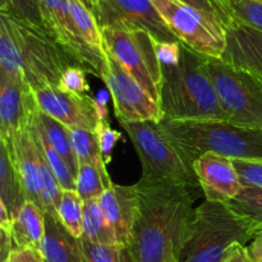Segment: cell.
Listing matches in <instances>:
<instances>
[{
    "label": "cell",
    "instance_id": "cell-23",
    "mask_svg": "<svg viewBox=\"0 0 262 262\" xmlns=\"http://www.w3.org/2000/svg\"><path fill=\"white\" fill-rule=\"evenodd\" d=\"M81 238L96 245H119L114 229L100 206L99 199L84 201L83 234Z\"/></svg>",
    "mask_w": 262,
    "mask_h": 262
},
{
    "label": "cell",
    "instance_id": "cell-18",
    "mask_svg": "<svg viewBox=\"0 0 262 262\" xmlns=\"http://www.w3.org/2000/svg\"><path fill=\"white\" fill-rule=\"evenodd\" d=\"M2 141V140H0ZM4 142V141H3ZM9 147L15 165L25 186L26 196L31 202L41 206V174L38 150L30 125L14 136L9 142H4Z\"/></svg>",
    "mask_w": 262,
    "mask_h": 262
},
{
    "label": "cell",
    "instance_id": "cell-5",
    "mask_svg": "<svg viewBox=\"0 0 262 262\" xmlns=\"http://www.w3.org/2000/svg\"><path fill=\"white\" fill-rule=\"evenodd\" d=\"M258 233L227 204L205 200L194 210L178 262H223L233 246H247Z\"/></svg>",
    "mask_w": 262,
    "mask_h": 262
},
{
    "label": "cell",
    "instance_id": "cell-44",
    "mask_svg": "<svg viewBox=\"0 0 262 262\" xmlns=\"http://www.w3.org/2000/svg\"><path fill=\"white\" fill-rule=\"evenodd\" d=\"M82 2H83V3H84V4H86V5H87V7H89V8H90V2H89V0H82ZM90 9H91V8H90Z\"/></svg>",
    "mask_w": 262,
    "mask_h": 262
},
{
    "label": "cell",
    "instance_id": "cell-8",
    "mask_svg": "<svg viewBox=\"0 0 262 262\" xmlns=\"http://www.w3.org/2000/svg\"><path fill=\"white\" fill-rule=\"evenodd\" d=\"M101 32L107 53L159 102L163 73L155 38L142 30L101 28Z\"/></svg>",
    "mask_w": 262,
    "mask_h": 262
},
{
    "label": "cell",
    "instance_id": "cell-36",
    "mask_svg": "<svg viewBox=\"0 0 262 262\" xmlns=\"http://www.w3.org/2000/svg\"><path fill=\"white\" fill-rule=\"evenodd\" d=\"M97 135V140H99L100 150H101L102 158H104L105 164H109L112 161L113 158V150H114L115 145H117L118 141L122 138V133L114 130L110 127L109 122L107 120H101L97 124L96 129H95Z\"/></svg>",
    "mask_w": 262,
    "mask_h": 262
},
{
    "label": "cell",
    "instance_id": "cell-11",
    "mask_svg": "<svg viewBox=\"0 0 262 262\" xmlns=\"http://www.w3.org/2000/svg\"><path fill=\"white\" fill-rule=\"evenodd\" d=\"M92 13L100 28L142 30L159 42H178L152 0H96Z\"/></svg>",
    "mask_w": 262,
    "mask_h": 262
},
{
    "label": "cell",
    "instance_id": "cell-20",
    "mask_svg": "<svg viewBox=\"0 0 262 262\" xmlns=\"http://www.w3.org/2000/svg\"><path fill=\"white\" fill-rule=\"evenodd\" d=\"M25 186L9 147L0 141V202L7 207L10 216H17L27 202Z\"/></svg>",
    "mask_w": 262,
    "mask_h": 262
},
{
    "label": "cell",
    "instance_id": "cell-9",
    "mask_svg": "<svg viewBox=\"0 0 262 262\" xmlns=\"http://www.w3.org/2000/svg\"><path fill=\"white\" fill-rule=\"evenodd\" d=\"M152 3L179 42L205 58H223L227 30L219 22L178 0H152Z\"/></svg>",
    "mask_w": 262,
    "mask_h": 262
},
{
    "label": "cell",
    "instance_id": "cell-21",
    "mask_svg": "<svg viewBox=\"0 0 262 262\" xmlns=\"http://www.w3.org/2000/svg\"><path fill=\"white\" fill-rule=\"evenodd\" d=\"M15 248H33L40 251L45 235V211L35 202L27 201L12 224Z\"/></svg>",
    "mask_w": 262,
    "mask_h": 262
},
{
    "label": "cell",
    "instance_id": "cell-24",
    "mask_svg": "<svg viewBox=\"0 0 262 262\" xmlns=\"http://www.w3.org/2000/svg\"><path fill=\"white\" fill-rule=\"evenodd\" d=\"M36 122H37L38 128L45 136L46 140L50 142V145L55 148L59 155L63 156L72 168L73 173H78V160L74 155L73 147L71 142V135H69V128L61 124L56 119L51 118L50 115L38 110L36 114Z\"/></svg>",
    "mask_w": 262,
    "mask_h": 262
},
{
    "label": "cell",
    "instance_id": "cell-42",
    "mask_svg": "<svg viewBox=\"0 0 262 262\" xmlns=\"http://www.w3.org/2000/svg\"><path fill=\"white\" fill-rule=\"evenodd\" d=\"M106 101H107V92L104 91V90H102L96 97H94L95 109H96L97 117H99V122H101V120H107Z\"/></svg>",
    "mask_w": 262,
    "mask_h": 262
},
{
    "label": "cell",
    "instance_id": "cell-3",
    "mask_svg": "<svg viewBox=\"0 0 262 262\" xmlns=\"http://www.w3.org/2000/svg\"><path fill=\"white\" fill-rule=\"evenodd\" d=\"M205 60V56L182 43L178 63L161 64L163 81L159 105L163 120H227Z\"/></svg>",
    "mask_w": 262,
    "mask_h": 262
},
{
    "label": "cell",
    "instance_id": "cell-13",
    "mask_svg": "<svg viewBox=\"0 0 262 262\" xmlns=\"http://www.w3.org/2000/svg\"><path fill=\"white\" fill-rule=\"evenodd\" d=\"M38 112L35 92L19 77L0 73V140L9 142Z\"/></svg>",
    "mask_w": 262,
    "mask_h": 262
},
{
    "label": "cell",
    "instance_id": "cell-10",
    "mask_svg": "<svg viewBox=\"0 0 262 262\" xmlns=\"http://www.w3.org/2000/svg\"><path fill=\"white\" fill-rule=\"evenodd\" d=\"M102 81L112 96L114 113L119 122H152L159 124L163 120L159 102L109 53L107 72Z\"/></svg>",
    "mask_w": 262,
    "mask_h": 262
},
{
    "label": "cell",
    "instance_id": "cell-40",
    "mask_svg": "<svg viewBox=\"0 0 262 262\" xmlns=\"http://www.w3.org/2000/svg\"><path fill=\"white\" fill-rule=\"evenodd\" d=\"M223 262H252L250 256H248L247 247L243 245L233 246L227 253Z\"/></svg>",
    "mask_w": 262,
    "mask_h": 262
},
{
    "label": "cell",
    "instance_id": "cell-12",
    "mask_svg": "<svg viewBox=\"0 0 262 262\" xmlns=\"http://www.w3.org/2000/svg\"><path fill=\"white\" fill-rule=\"evenodd\" d=\"M40 9L46 31L53 40L77 66L102 78L107 72V59L100 58L81 40L72 19L68 0H40Z\"/></svg>",
    "mask_w": 262,
    "mask_h": 262
},
{
    "label": "cell",
    "instance_id": "cell-26",
    "mask_svg": "<svg viewBox=\"0 0 262 262\" xmlns=\"http://www.w3.org/2000/svg\"><path fill=\"white\" fill-rule=\"evenodd\" d=\"M69 135H71L72 147L78 160V165L91 164V165L106 169V164L102 158L99 140L95 130L86 129V128H72L69 129Z\"/></svg>",
    "mask_w": 262,
    "mask_h": 262
},
{
    "label": "cell",
    "instance_id": "cell-46",
    "mask_svg": "<svg viewBox=\"0 0 262 262\" xmlns=\"http://www.w3.org/2000/svg\"><path fill=\"white\" fill-rule=\"evenodd\" d=\"M174 262H178V261H174Z\"/></svg>",
    "mask_w": 262,
    "mask_h": 262
},
{
    "label": "cell",
    "instance_id": "cell-39",
    "mask_svg": "<svg viewBox=\"0 0 262 262\" xmlns=\"http://www.w3.org/2000/svg\"><path fill=\"white\" fill-rule=\"evenodd\" d=\"M14 248V242H13L10 232L0 229V262L7 261L10 252H12Z\"/></svg>",
    "mask_w": 262,
    "mask_h": 262
},
{
    "label": "cell",
    "instance_id": "cell-34",
    "mask_svg": "<svg viewBox=\"0 0 262 262\" xmlns=\"http://www.w3.org/2000/svg\"><path fill=\"white\" fill-rule=\"evenodd\" d=\"M59 87L63 91L74 95H84L90 90L86 79V71L79 66H71L63 72L59 81Z\"/></svg>",
    "mask_w": 262,
    "mask_h": 262
},
{
    "label": "cell",
    "instance_id": "cell-28",
    "mask_svg": "<svg viewBox=\"0 0 262 262\" xmlns=\"http://www.w3.org/2000/svg\"><path fill=\"white\" fill-rule=\"evenodd\" d=\"M83 209L84 201L78 192L63 189L56 214L64 227L77 238H81L83 234Z\"/></svg>",
    "mask_w": 262,
    "mask_h": 262
},
{
    "label": "cell",
    "instance_id": "cell-16",
    "mask_svg": "<svg viewBox=\"0 0 262 262\" xmlns=\"http://www.w3.org/2000/svg\"><path fill=\"white\" fill-rule=\"evenodd\" d=\"M100 206L117 234L119 245L129 246L133 225L140 207L137 184L120 186L113 183L99 197Z\"/></svg>",
    "mask_w": 262,
    "mask_h": 262
},
{
    "label": "cell",
    "instance_id": "cell-33",
    "mask_svg": "<svg viewBox=\"0 0 262 262\" xmlns=\"http://www.w3.org/2000/svg\"><path fill=\"white\" fill-rule=\"evenodd\" d=\"M234 20L262 32V4L256 0H229Z\"/></svg>",
    "mask_w": 262,
    "mask_h": 262
},
{
    "label": "cell",
    "instance_id": "cell-27",
    "mask_svg": "<svg viewBox=\"0 0 262 262\" xmlns=\"http://www.w3.org/2000/svg\"><path fill=\"white\" fill-rule=\"evenodd\" d=\"M113 186L107 169L99 168L91 164H82L77 173V189L83 201L99 199L105 189Z\"/></svg>",
    "mask_w": 262,
    "mask_h": 262
},
{
    "label": "cell",
    "instance_id": "cell-35",
    "mask_svg": "<svg viewBox=\"0 0 262 262\" xmlns=\"http://www.w3.org/2000/svg\"><path fill=\"white\" fill-rule=\"evenodd\" d=\"M243 187L262 188V160H234Z\"/></svg>",
    "mask_w": 262,
    "mask_h": 262
},
{
    "label": "cell",
    "instance_id": "cell-7",
    "mask_svg": "<svg viewBox=\"0 0 262 262\" xmlns=\"http://www.w3.org/2000/svg\"><path fill=\"white\" fill-rule=\"evenodd\" d=\"M206 71L215 87L227 122L262 129V81L223 59L206 58Z\"/></svg>",
    "mask_w": 262,
    "mask_h": 262
},
{
    "label": "cell",
    "instance_id": "cell-22",
    "mask_svg": "<svg viewBox=\"0 0 262 262\" xmlns=\"http://www.w3.org/2000/svg\"><path fill=\"white\" fill-rule=\"evenodd\" d=\"M74 27L81 40L102 59H107L101 28L92 10L82 0H68Z\"/></svg>",
    "mask_w": 262,
    "mask_h": 262
},
{
    "label": "cell",
    "instance_id": "cell-1",
    "mask_svg": "<svg viewBox=\"0 0 262 262\" xmlns=\"http://www.w3.org/2000/svg\"><path fill=\"white\" fill-rule=\"evenodd\" d=\"M140 207L129 248L136 262L178 261L196 207L193 187L174 182L137 183Z\"/></svg>",
    "mask_w": 262,
    "mask_h": 262
},
{
    "label": "cell",
    "instance_id": "cell-43",
    "mask_svg": "<svg viewBox=\"0 0 262 262\" xmlns=\"http://www.w3.org/2000/svg\"><path fill=\"white\" fill-rule=\"evenodd\" d=\"M90 2V8H91V10H92V8H94V5H95V3H96V0H89Z\"/></svg>",
    "mask_w": 262,
    "mask_h": 262
},
{
    "label": "cell",
    "instance_id": "cell-6",
    "mask_svg": "<svg viewBox=\"0 0 262 262\" xmlns=\"http://www.w3.org/2000/svg\"><path fill=\"white\" fill-rule=\"evenodd\" d=\"M129 136L141 165L142 181L174 182L199 187L193 166L189 165L182 154L160 132L152 122H119Z\"/></svg>",
    "mask_w": 262,
    "mask_h": 262
},
{
    "label": "cell",
    "instance_id": "cell-32",
    "mask_svg": "<svg viewBox=\"0 0 262 262\" xmlns=\"http://www.w3.org/2000/svg\"><path fill=\"white\" fill-rule=\"evenodd\" d=\"M219 22L225 30L234 22L229 0H178Z\"/></svg>",
    "mask_w": 262,
    "mask_h": 262
},
{
    "label": "cell",
    "instance_id": "cell-14",
    "mask_svg": "<svg viewBox=\"0 0 262 262\" xmlns=\"http://www.w3.org/2000/svg\"><path fill=\"white\" fill-rule=\"evenodd\" d=\"M35 97L40 112L50 115L67 128L96 129L99 124L94 97L63 91L59 86H46L36 90Z\"/></svg>",
    "mask_w": 262,
    "mask_h": 262
},
{
    "label": "cell",
    "instance_id": "cell-31",
    "mask_svg": "<svg viewBox=\"0 0 262 262\" xmlns=\"http://www.w3.org/2000/svg\"><path fill=\"white\" fill-rule=\"evenodd\" d=\"M81 243L86 262H136L129 246L96 245L82 238Z\"/></svg>",
    "mask_w": 262,
    "mask_h": 262
},
{
    "label": "cell",
    "instance_id": "cell-41",
    "mask_svg": "<svg viewBox=\"0 0 262 262\" xmlns=\"http://www.w3.org/2000/svg\"><path fill=\"white\" fill-rule=\"evenodd\" d=\"M247 252L252 262H262V232L258 233L247 246Z\"/></svg>",
    "mask_w": 262,
    "mask_h": 262
},
{
    "label": "cell",
    "instance_id": "cell-45",
    "mask_svg": "<svg viewBox=\"0 0 262 262\" xmlns=\"http://www.w3.org/2000/svg\"><path fill=\"white\" fill-rule=\"evenodd\" d=\"M256 2H258V3H261V4H262V0H256Z\"/></svg>",
    "mask_w": 262,
    "mask_h": 262
},
{
    "label": "cell",
    "instance_id": "cell-30",
    "mask_svg": "<svg viewBox=\"0 0 262 262\" xmlns=\"http://www.w3.org/2000/svg\"><path fill=\"white\" fill-rule=\"evenodd\" d=\"M2 14L48 32L41 15L40 0H2Z\"/></svg>",
    "mask_w": 262,
    "mask_h": 262
},
{
    "label": "cell",
    "instance_id": "cell-2",
    "mask_svg": "<svg viewBox=\"0 0 262 262\" xmlns=\"http://www.w3.org/2000/svg\"><path fill=\"white\" fill-rule=\"evenodd\" d=\"M71 66L77 64L48 32L0 13V73L23 78L36 91L59 86Z\"/></svg>",
    "mask_w": 262,
    "mask_h": 262
},
{
    "label": "cell",
    "instance_id": "cell-25",
    "mask_svg": "<svg viewBox=\"0 0 262 262\" xmlns=\"http://www.w3.org/2000/svg\"><path fill=\"white\" fill-rule=\"evenodd\" d=\"M40 110V109H38ZM37 114V113H36ZM31 128H32L33 133L37 137L38 142H40L41 148H42L43 154L46 156V160H48L49 165L53 169L54 174L58 178L59 184L63 189L66 191H76L77 189V176L73 173L72 168L69 166V164L67 163L66 159L61 155H59L55 151V148L50 145L48 140H46L45 136L42 135V132L38 128L37 122H36V115L31 120Z\"/></svg>",
    "mask_w": 262,
    "mask_h": 262
},
{
    "label": "cell",
    "instance_id": "cell-17",
    "mask_svg": "<svg viewBox=\"0 0 262 262\" xmlns=\"http://www.w3.org/2000/svg\"><path fill=\"white\" fill-rule=\"evenodd\" d=\"M223 60L262 81V32L234 20L227 30Z\"/></svg>",
    "mask_w": 262,
    "mask_h": 262
},
{
    "label": "cell",
    "instance_id": "cell-38",
    "mask_svg": "<svg viewBox=\"0 0 262 262\" xmlns=\"http://www.w3.org/2000/svg\"><path fill=\"white\" fill-rule=\"evenodd\" d=\"M5 262H43L40 251L33 248H14Z\"/></svg>",
    "mask_w": 262,
    "mask_h": 262
},
{
    "label": "cell",
    "instance_id": "cell-29",
    "mask_svg": "<svg viewBox=\"0 0 262 262\" xmlns=\"http://www.w3.org/2000/svg\"><path fill=\"white\" fill-rule=\"evenodd\" d=\"M227 205L262 232V188L243 187L241 193Z\"/></svg>",
    "mask_w": 262,
    "mask_h": 262
},
{
    "label": "cell",
    "instance_id": "cell-15",
    "mask_svg": "<svg viewBox=\"0 0 262 262\" xmlns=\"http://www.w3.org/2000/svg\"><path fill=\"white\" fill-rule=\"evenodd\" d=\"M193 169L206 201L228 204L243 189L233 159L207 152L194 161Z\"/></svg>",
    "mask_w": 262,
    "mask_h": 262
},
{
    "label": "cell",
    "instance_id": "cell-19",
    "mask_svg": "<svg viewBox=\"0 0 262 262\" xmlns=\"http://www.w3.org/2000/svg\"><path fill=\"white\" fill-rule=\"evenodd\" d=\"M40 253L43 262H86L81 238L67 229L58 215L45 212V235Z\"/></svg>",
    "mask_w": 262,
    "mask_h": 262
},
{
    "label": "cell",
    "instance_id": "cell-37",
    "mask_svg": "<svg viewBox=\"0 0 262 262\" xmlns=\"http://www.w3.org/2000/svg\"><path fill=\"white\" fill-rule=\"evenodd\" d=\"M182 43L179 42H159L156 41V53L160 64H176L181 59Z\"/></svg>",
    "mask_w": 262,
    "mask_h": 262
},
{
    "label": "cell",
    "instance_id": "cell-4",
    "mask_svg": "<svg viewBox=\"0 0 262 262\" xmlns=\"http://www.w3.org/2000/svg\"><path fill=\"white\" fill-rule=\"evenodd\" d=\"M158 128L191 166L207 152L233 160H262V129L237 127L227 120H161Z\"/></svg>",
    "mask_w": 262,
    "mask_h": 262
}]
</instances>
